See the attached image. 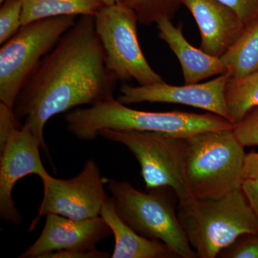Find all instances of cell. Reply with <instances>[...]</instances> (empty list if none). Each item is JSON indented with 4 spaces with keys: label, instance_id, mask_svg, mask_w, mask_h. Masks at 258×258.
<instances>
[{
    "label": "cell",
    "instance_id": "cell-18",
    "mask_svg": "<svg viewBox=\"0 0 258 258\" xmlns=\"http://www.w3.org/2000/svg\"><path fill=\"white\" fill-rule=\"evenodd\" d=\"M225 100L234 125L258 107V71L238 79H230L225 88Z\"/></svg>",
    "mask_w": 258,
    "mask_h": 258
},
{
    "label": "cell",
    "instance_id": "cell-11",
    "mask_svg": "<svg viewBox=\"0 0 258 258\" xmlns=\"http://www.w3.org/2000/svg\"><path fill=\"white\" fill-rule=\"evenodd\" d=\"M230 76L227 72L208 82L181 86H171L164 81L147 86L124 84L117 99L126 106L143 102L185 105L201 108L231 122L225 100L226 85Z\"/></svg>",
    "mask_w": 258,
    "mask_h": 258
},
{
    "label": "cell",
    "instance_id": "cell-16",
    "mask_svg": "<svg viewBox=\"0 0 258 258\" xmlns=\"http://www.w3.org/2000/svg\"><path fill=\"white\" fill-rule=\"evenodd\" d=\"M23 25L64 15L95 16L104 6L102 0H21Z\"/></svg>",
    "mask_w": 258,
    "mask_h": 258
},
{
    "label": "cell",
    "instance_id": "cell-25",
    "mask_svg": "<svg viewBox=\"0 0 258 258\" xmlns=\"http://www.w3.org/2000/svg\"><path fill=\"white\" fill-rule=\"evenodd\" d=\"M242 189L258 219V176L244 179Z\"/></svg>",
    "mask_w": 258,
    "mask_h": 258
},
{
    "label": "cell",
    "instance_id": "cell-13",
    "mask_svg": "<svg viewBox=\"0 0 258 258\" xmlns=\"http://www.w3.org/2000/svg\"><path fill=\"white\" fill-rule=\"evenodd\" d=\"M198 24L200 49L209 55L222 57L240 38L246 25L233 10L217 0H181Z\"/></svg>",
    "mask_w": 258,
    "mask_h": 258
},
{
    "label": "cell",
    "instance_id": "cell-27",
    "mask_svg": "<svg viewBox=\"0 0 258 258\" xmlns=\"http://www.w3.org/2000/svg\"><path fill=\"white\" fill-rule=\"evenodd\" d=\"M105 5H113L121 3V0H102Z\"/></svg>",
    "mask_w": 258,
    "mask_h": 258
},
{
    "label": "cell",
    "instance_id": "cell-9",
    "mask_svg": "<svg viewBox=\"0 0 258 258\" xmlns=\"http://www.w3.org/2000/svg\"><path fill=\"white\" fill-rule=\"evenodd\" d=\"M95 28L105 51L107 68L120 81L135 80L139 86L164 82L141 48L137 13L117 3L104 5L94 16Z\"/></svg>",
    "mask_w": 258,
    "mask_h": 258
},
{
    "label": "cell",
    "instance_id": "cell-3",
    "mask_svg": "<svg viewBox=\"0 0 258 258\" xmlns=\"http://www.w3.org/2000/svg\"><path fill=\"white\" fill-rule=\"evenodd\" d=\"M233 128L185 137L184 175L196 200L220 199L242 188L246 153Z\"/></svg>",
    "mask_w": 258,
    "mask_h": 258
},
{
    "label": "cell",
    "instance_id": "cell-21",
    "mask_svg": "<svg viewBox=\"0 0 258 258\" xmlns=\"http://www.w3.org/2000/svg\"><path fill=\"white\" fill-rule=\"evenodd\" d=\"M217 257L258 258V232L241 235L233 243L222 249Z\"/></svg>",
    "mask_w": 258,
    "mask_h": 258
},
{
    "label": "cell",
    "instance_id": "cell-5",
    "mask_svg": "<svg viewBox=\"0 0 258 258\" xmlns=\"http://www.w3.org/2000/svg\"><path fill=\"white\" fill-rule=\"evenodd\" d=\"M108 188L117 213L135 232L164 242L176 257H198L176 213L171 188H153L146 193L127 181L115 179L109 180Z\"/></svg>",
    "mask_w": 258,
    "mask_h": 258
},
{
    "label": "cell",
    "instance_id": "cell-24",
    "mask_svg": "<svg viewBox=\"0 0 258 258\" xmlns=\"http://www.w3.org/2000/svg\"><path fill=\"white\" fill-rule=\"evenodd\" d=\"M109 253L103 251H78V250H61L56 252H49L42 255L41 258H108Z\"/></svg>",
    "mask_w": 258,
    "mask_h": 258
},
{
    "label": "cell",
    "instance_id": "cell-26",
    "mask_svg": "<svg viewBox=\"0 0 258 258\" xmlns=\"http://www.w3.org/2000/svg\"><path fill=\"white\" fill-rule=\"evenodd\" d=\"M244 179H252L258 176V152L246 154L243 171Z\"/></svg>",
    "mask_w": 258,
    "mask_h": 258
},
{
    "label": "cell",
    "instance_id": "cell-23",
    "mask_svg": "<svg viewBox=\"0 0 258 258\" xmlns=\"http://www.w3.org/2000/svg\"><path fill=\"white\" fill-rule=\"evenodd\" d=\"M237 15L246 26L258 21V0H217Z\"/></svg>",
    "mask_w": 258,
    "mask_h": 258
},
{
    "label": "cell",
    "instance_id": "cell-17",
    "mask_svg": "<svg viewBox=\"0 0 258 258\" xmlns=\"http://www.w3.org/2000/svg\"><path fill=\"white\" fill-rule=\"evenodd\" d=\"M230 79L245 77L258 71V21L246 27L240 38L220 57Z\"/></svg>",
    "mask_w": 258,
    "mask_h": 258
},
{
    "label": "cell",
    "instance_id": "cell-7",
    "mask_svg": "<svg viewBox=\"0 0 258 258\" xmlns=\"http://www.w3.org/2000/svg\"><path fill=\"white\" fill-rule=\"evenodd\" d=\"M98 135L125 146L134 154L140 165L147 189L171 188L181 207L195 200L184 179L185 137L159 132L108 128L101 129Z\"/></svg>",
    "mask_w": 258,
    "mask_h": 258
},
{
    "label": "cell",
    "instance_id": "cell-6",
    "mask_svg": "<svg viewBox=\"0 0 258 258\" xmlns=\"http://www.w3.org/2000/svg\"><path fill=\"white\" fill-rule=\"evenodd\" d=\"M76 15H64L23 25L0 48V102L13 108L15 100L40 61L74 26Z\"/></svg>",
    "mask_w": 258,
    "mask_h": 258
},
{
    "label": "cell",
    "instance_id": "cell-4",
    "mask_svg": "<svg viewBox=\"0 0 258 258\" xmlns=\"http://www.w3.org/2000/svg\"><path fill=\"white\" fill-rule=\"evenodd\" d=\"M180 222L200 258L217 257L241 235L258 232V219L242 188L217 200L179 206Z\"/></svg>",
    "mask_w": 258,
    "mask_h": 258
},
{
    "label": "cell",
    "instance_id": "cell-19",
    "mask_svg": "<svg viewBox=\"0 0 258 258\" xmlns=\"http://www.w3.org/2000/svg\"><path fill=\"white\" fill-rule=\"evenodd\" d=\"M121 3L137 13L139 23L150 25L162 18H174L181 0H121Z\"/></svg>",
    "mask_w": 258,
    "mask_h": 258
},
{
    "label": "cell",
    "instance_id": "cell-2",
    "mask_svg": "<svg viewBox=\"0 0 258 258\" xmlns=\"http://www.w3.org/2000/svg\"><path fill=\"white\" fill-rule=\"evenodd\" d=\"M69 133L83 142H92L101 129L159 132L188 137L208 131L233 128L228 120L214 113L183 111L152 112L129 108L114 97L88 107L66 113Z\"/></svg>",
    "mask_w": 258,
    "mask_h": 258
},
{
    "label": "cell",
    "instance_id": "cell-1",
    "mask_svg": "<svg viewBox=\"0 0 258 258\" xmlns=\"http://www.w3.org/2000/svg\"><path fill=\"white\" fill-rule=\"evenodd\" d=\"M118 80L107 68L94 16L82 15L40 61L13 106L47 151V122L76 107L91 106L114 97Z\"/></svg>",
    "mask_w": 258,
    "mask_h": 258
},
{
    "label": "cell",
    "instance_id": "cell-10",
    "mask_svg": "<svg viewBox=\"0 0 258 258\" xmlns=\"http://www.w3.org/2000/svg\"><path fill=\"white\" fill-rule=\"evenodd\" d=\"M41 180L43 198L29 232L35 230L41 217L49 214L76 220L100 216L102 206L109 198L105 190V179L93 159H88L74 178L57 179L47 174Z\"/></svg>",
    "mask_w": 258,
    "mask_h": 258
},
{
    "label": "cell",
    "instance_id": "cell-12",
    "mask_svg": "<svg viewBox=\"0 0 258 258\" xmlns=\"http://www.w3.org/2000/svg\"><path fill=\"white\" fill-rule=\"evenodd\" d=\"M111 235V229L101 216L76 220L49 214L38 238L19 257L41 258L61 250H95L100 241Z\"/></svg>",
    "mask_w": 258,
    "mask_h": 258
},
{
    "label": "cell",
    "instance_id": "cell-22",
    "mask_svg": "<svg viewBox=\"0 0 258 258\" xmlns=\"http://www.w3.org/2000/svg\"><path fill=\"white\" fill-rule=\"evenodd\" d=\"M233 132L244 147H258V107L234 125Z\"/></svg>",
    "mask_w": 258,
    "mask_h": 258
},
{
    "label": "cell",
    "instance_id": "cell-15",
    "mask_svg": "<svg viewBox=\"0 0 258 258\" xmlns=\"http://www.w3.org/2000/svg\"><path fill=\"white\" fill-rule=\"evenodd\" d=\"M100 216L109 225L115 237L112 258H171L175 254L164 242L139 235L118 215L113 197L103 204Z\"/></svg>",
    "mask_w": 258,
    "mask_h": 258
},
{
    "label": "cell",
    "instance_id": "cell-8",
    "mask_svg": "<svg viewBox=\"0 0 258 258\" xmlns=\"http://www.w3.org/2000/svg\"><path fill=\"white\" fill-rule=\"evenodd\" d=\"M42 144L30 125H20L13 108L0 102V217L13 225H21L23 217L13 198L15 184L31 174H49L40 154Z\"/></svg>",
    "mask_w": 258,
    "mask_h": 258
},
{
    "label": "cell",
    "instance_id": "cell-20",
    "mask_svg": "<svg viewBox=\"0 0 258 258\" xmlns=\"http://www.w3.org/2000/svg\"><path fill=\"white\" fill-rule=\"evenodd\" d=\"M0 8V44L8 41L21 28V0H4Z\"/></svg>",
    "mask_w": 258,
    "mask_h": 258
},
{
    "label": "cell",
    "instance_id": "cell-28",
    "mask_svg": "<svg viewBox=\"0 0 258 258\" xmlns=\"http://www.w3.org/2000/svg\"><path fill=\"white\" fill-rule=\"evenodd\" d=\"M3 1H4V0H0V3H3Z\"/></svg>",
    "mask_w": 258,
    "mask_h": 258
},
{
    "label": "cell",
    "instance_id": "cell-14",
    "mask_svg": "<svg viewBox=\"0 0 258 258\" xmlns=\"http://www.w3.org/2000/svg\"><path fill=\"white\" fill-rule=\"evenodd\" d=\"M156 24L159 37L167 44L181 64L184 84H195L228 72L220 57L192 46L183 35L181 27L174 26L171 19L162 18Z\"/></svg>",
    "mask_w": 258,
    "mask_h": 258
}]
</instances>
